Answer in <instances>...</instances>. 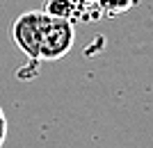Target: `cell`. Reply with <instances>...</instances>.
I'll list each match as a JSON object with an SVG mask.
<instances>
[{
    "label": "cell",
    "mask_w": 153,
    "mask_h": 148,
    "mask_svg": "<svg viewBox=\"0 0 153 148\" xmlns=\"http://www.w3.org/2000/svg\"><path fill=\"white\" fill-rule=\"evenodd\" d=\"M73 7H76V12H87L91 7H96V0H71Z\"/></svg>",
    "instance_id": "obj_5"
},
{
    "label": "cell",
    "mask_w": 153,
    "mask_h": 148,
    "mask_svg": "<svg viewBox=\"0 0 153 148\" xmlns=\"http://www.w3.org/2000/svg\"><path fill=\"white\" fill-rule=\"evenodd\" d=\"M41 30H44V12H23L14 21L12 37L30 62H39V46H41Z\"/></svg>",
    "instance_id": "obj_2"
},
{
    "label": "cell",
    "mask_w": 153,
    "mask_h": 148,
    "mask_svg": "<svg viewBox=\"0 0 153 148\" xmlns=\"http://www.w3.org/2000/svg\"><path fill=\"white\" fill-rule=\"evenodd\" d=\"M5 137H7V116L2 112V105H0V148L5 144Z\"/></svg>",
    "instance_id": "obj_6"
},
{
    "label": "cell",
    "mask_w": 153,
    "mask_h": 148,
    "mask_svg": "<svg viewBox=\"0 0 153 148\" xmlns=\"http://www.w3.org/2000/svg\"><path fill=\"white\" fill-rule=\"evenodd\" d=\"M137 5V0H96L98 12L108 14V16H121V14L130 12Z\"/></svg>",
    "instance_id": "obj_4"
},
{
    "label": "cell",
    "mask_w": 153,
    "mask_h": 148,
    "mask_svg": "<svg viewBox=\"0 0 153 148\" xmlns=\"http://www.w3.org/2000/svg\"><path fill=\"white\" fill-rule=\"evenodd\" d=\"M76 32L69 18H55L44 14V30H41V46H39V62H57L66 57L73 48Z\"/></svg>",
    "instance_id": "obj_1"
},
{
    "label": "cell",
    "mask_w": 153,
    "mask_h": 148,
    "mask_svg": "<svg viewBox=\"0 0 153 148\" xmlns=\"http://www.w3.org/2000/svg\"><path fill=\"white\" fill-rule=\"evenodd\" d=\"M41 12L48 14V16H55V18H69V21L78 14L71 0H46Z\"/></svg>",
    "instance_id": "obj_3"
}]
</instances>
